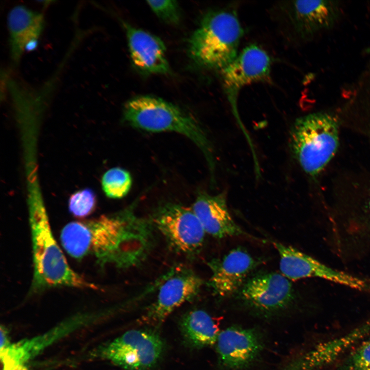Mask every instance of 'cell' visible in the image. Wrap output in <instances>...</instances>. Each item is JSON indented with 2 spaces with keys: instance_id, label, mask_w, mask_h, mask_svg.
Here are the masks:
<instances>
[{
  "instance_id": "cell-5",
  "label": "cell",
  "mask_w": 370,
  "mask_h": 370,
  "mask_svg": "<svg viewBox=\"0 0 370 370\" xmlns=\"http://www.w3.org/2000/svg\"><path fill=\"white\" fill-rule=\"evenodd\" d=\"M290 138L291 150L301 168L309 175H316L337 150V119L325 113L301 117L293 124Z\"/></svg>"
},
{
  "instance_id": "cell-17",
  "label": "cell",
  "mask_w": 370,
  "mask_h": 370,
  "mask_svg": "<svg viewBox=\"0 0 370 370\" xmlns=\"http://www.w3.org/2000/svg\"><path fill=\"white\" fill-rule=\"evenodd\" d=\"M369 334L370 319L343 336L317 345L295 362L292 370H318L324 367Z\"/></svg>"
},
{
  "instance_id": "cell-15",
  "label": "cell",
  "mask_w": 370,
  "mask_h": 370,
  "mask_svg": "<svg viewBox=\"0 0 370 370\" xmlns=\"http://www.w3.org/2000/svg\"><path fill=\"white\" fill-rule=\"evenodd\" d=\"M288 12L295 32L307 38L332 26L339 16L340 7L337 1H298L289 4Z\"/></svg>"
},
{
  "instance_id": "cell-24",
  "label": "cell",
  "mask_w": 370,
  "mask_h": 370,
  "mask_svg": "<svg viewBox=\"0 0 370 370\" xmlns=\"http://www.w3.org/2000/svg\"><path fill=\"white\" fill-rule=\"evenodd\" d=\"M153 12L161 21L171 25H177L180 21V10L175 1H147Z\"/></svg>"
},
{
  "instance_id": "cell-26",
  "label": "cell",
  "mask_w": 370,
  "mask_h": 370,
  "mask_svg": "<svg viewBox=\"0 0 370 370\" xmlns=\"http://www.w3.org/2000/svg\"><path fill=\"white\" fill-rule=\"evenodd\" d=\"M13 370H28V369L23 365H19L15 367Z\"/></svg>"
},
{
  "instance_id": "cell-22",
  "label": "cell",
  "mask_w": 370,
  "mask_h": 370,
  "mask_svg": "<svg viewBox=\"0 0 370 370\" xmlns=\"http://www.w3.org/2000/svg\"><path fill=\"white\" fill-rule=\"evenodd\" d=\"M337 370H370V334L350 351Z\"/></svg>"
},
{
  "instance_id": "cell-6",
  "label": "cell",
  "mask_w": 370,
  "mask_h": 370,
  "mask_svg": "<svg viewBox=\"0 0 370 370\" xmlns=\"http://www.w3.org/2000/svg\"><path fill=\"white\" fill-rule=\"evenodd\" d=\"M164 343L156 332L147 330H130L106 344L101 355L127 370H149L162 357Z\"/></svg>"
},
{
  "instance_id": "cell-20",
  "label": "cell",
  "mask_w": 370,
  "mask_h": 370,
  "mask_svg": "<svg viewBox=\"0 0 370 370\" xmlns=\"http://www.w3.org/2000/svg\"><path fill=\"white\" fill-rule=\"evenodd\" d=\"M61 241L64 249L72 257L81 259L90 253L91 235L87 221H72L62 229Z\"/></svg>"
},
{
  "instance_id": "cell-23",
  "label": "cell",
  "mask_w": 370,
  "mask_h": 370,
  "mask_svg": "<svg viewBox=\"0 0 370 370\" xmlns=\"http://www.w3.org/2000/svg\"><path fill=\"white\" fill-rule=\"evenodd\" d=\"M96 202L95 192L91 189H84L71 195L68 208L70 212L75 217H85L94 211Z\"/></svg>"
},
{
  "instance_id": "cell-10",
  "label": "cell",
  "mask_w": 370,
  "mask_h": 370,
  "mask_svg": "<svg viewBox=\"0 0 370 370\" xmlns=\"http://www.w3.org/2000/svg\"><path fill=\"white\" fill-rule=\"evenodd\" d=\"M271 66V61L266 52L255 45H250L221 71L227 97L234 116L247 139L250 138L249 136L238 113L237 96L244 86L269 79Z\"/></svg>"
},
{
  "instance_id": "cell-12",
  "label": "cell",
  "mask_w": 370,
  "mask_h": 370,
  "mask_svg": "<svg viewBox=\"0 0 370 370\" xmlns=\"http://www.w3.org/2000/svg\"><path fill=\"white\" fill-rule=\"evenodd\" d=\"M272 243L280 255L281 274L288 279L296 280L316 277L360 290L368 288L367 283L362 279L332 269L292 247L276 242Z\"/></svg>"
},
{
  "instance_id": "cell-3",
  "label": "cell",
  "mask_w": 370,
  "mask_h": 370,
  "mask_svg": "<svg viewBox=\"0 0 370 370\" xmlns=\"http://www.w3.org/2000/svg\"><path fill=\"white\" fill-rule=\"evenodd\" d=\"M124 119L131 125L151 132H172L186 136L200 148L213 173L215 160L212 145L197 121L177 106L161 98L140 96L127 102Z\"/></svg>"
},
{
  "instance_id": "cell-14",
  "label": "cell",
  "mask_w": 370,
  "mask_h": 370,
  "mask_svg": "<svg viewBox=\"0 0 370 370\" xmlns=\"http://www.w3.org/2000/svg\"><path fill=\"white\" fill-rule=\"evenodd\" d=\"M133 64L140 72L168 74L170 71L163 42L156 35L124 23Z\"/></svg>"
},
{
  "instance_id": "cell-8",
  "label": "cell",
  "mask_w": 370,
  "mask_h": 370,
  "mask_svg": "<svg viewBox=\"0 0 370 370\" xmlns=\"http://www.w3.org/2000/svg\"><path fill=\"white\" fill-rule=\"evenodd\" d=\"M244 305L257 314L268 317L289 308L295 301L290 281L282 274L267 272L248 279L239 290Z\"/></svg>"
},
{
  "instance_id": "cell-9",
  "label": "cell",
  "mask_w": 370,
  "mask_h": 370,
  "mask_svg": "<svg viewBox=\"0 0 370 370\" xmlns=\"http://www.w3.org/2000/svg\"><path fill=\"white\" fill-rule=\"evenodd\" d=\"M202 281L191 269L182 265L173 267L162 281L155 301L142 317L152 325L161 324L176 309L194 298Z\"/></svg>"
},
{
  "instance_id": "cell-7",
  "label": "cell",
  "mask_w": 370,
  "mask_h": 370,
  "mask_svg": "<svg viewBox=\"0 0 370 370\" xmlns=\"http://www.w3.org/2000/svg\"><path fill=\"white\" fill-rule=\"evenodd\" d=\"M152 223L178 252L192 255L202 245L206 232L192 208L166 205L156 211Z\"/></svg>"
},
{
  "instance_id": "cell-4",
  "label": "cell",
  "mask_w": 370,
  "mask_h": 370,
  "mask_svg": "<svg viewBox=\"0 0 370 370\" xmlns=\"http://www.w3.org/2000/svg\"><path fill=\"white\" fill-rule=\"evenodd\" d=\"M243 33L235 12L210 11L205 15L189 39V55L200 67L221 71L238 55Z\"/></svg>"
},
{
  "instance_id": "cell-2",
  "label": "cell",
  "mask_w": 370,
  "mask_h": 370,
  "mask_svg": "<svg viewBox=\"0 0 370 370\" xmlns=\"http://www.w3.org/2000/svg\"><path fill=\"white\" fill-rule=\"evenodd\" d=\"M30 226L32 244L33 275L30 293L68 286L97 289L68 265L52 233L42 202L33 199L30 205Z\"/></svg>"
},
{
  "instance_id": "cell-19",
  "label": "cell",
  "mask_w": 370,
  "mask_h": 370,
  "mask_svg": "<svg viewBox=\"0 0 370 370\" xmlns=\"http://www.w3.org/2000/svg\"><path fill=\"white\" fill-rule=\"evenodd\" d=\"M180 326L186 342L195 348H202L215 344L219 333L211 316L200 309L186 313L181 318Z\"/></svg>"
},
{
  "instance_id": "cell-13",
  "label": "cell",
  "mask_w": 370,
  "mask_h": 370,
  "mask_svg": "<svg viewBox=\"0 0 370 370\" xmlns=\"http://www.w3.org/2000/svg\"><path fill=\"white\" fill-rule=\"evenodd\" d=\"M256 262L246 251L237 248L221 258H215L208 264L211 276L208 285L215 295L228 297L240 290Z\"/></svg>"
},
{
  "instance_id": "cell-16",
  "label": "cell",
  "mask_w": 370,
  "mask_h": 370,
  "mask_svg": "<svg viewBox=\"0 0 370 370\" xmlns=\"http://www.w3.org/2000/svg\"><path fill=\"white\" fill-rule=\"evenodd\" d=\"M206 233L222 238L244 234L229 211L226 194L215 195L199 193L192 208Z\"/></svg>"
},
{
  "instance_id": "cell-11",
  "label": "cell",
  "mask_w": 370,
  "mask_h": 370,
  "mask_svg": "<svg viewBox=\"0 0 370 370\" xmlns=\"http://www.w3.org/2000/svg\"><path fill=\"white\" fill-rule=\"evenodd\" d=\"M216 349L219 364L225 370H242L259 358L264 347L263 337L255 328L232 326L218 334Z\"/></svg>"
},
{
  "instance_id": "cell-18",
  "label": "cell",
  "mask_w": 370,
  "mask_h": 370,
  "mask_svg": "<svg viewBox=\"0 0 370 370\" xmlns=\"http://www.w3.org/2000/svg\"><path fill=\"white\" fill-rule=\"evenodd\" d=\"M7 23L10 56L13 63L17 65L26 46L38 42L44 27V18L42 13L18 5L9 12Z\"/></svg>"
},
{
  "instance_id": "cell-21",
  "label": "cell",
  "mask_w": 370,
  "mask_h": 370,
  "mask_svg": "<svg viewBox=\"0 0 370 370\" xmlns=\"http://www.w3.org/2000/svg\"><path fill=\"white\" fill-rule=\"evenodd\" d=\"M132 182L130 173L120 168L108 170L102 178L103 190L108 197L112 198L125 196L131 189Z\"/></svg>"
},
{
  "instance_id": "cell-25",
  "label": "cell",
  "mask_w": 370,
  "mask_h": 370,
  "mask_svg": "<svg viewBox=\"0 0 370 370\" xmlns=\"http://www.w3.org/2000/svg\"><path fill=\"white\" fill-rule=\"evenodd\" d=\"M1 350L8 347V340L7 332L6 328L3 326L1 327Z\"/></svg>"
},
{
  "instance_id": "cell-1",
  "label": "cell",
  "mask_w": 370,
  "mask_h": 370,
  "mask_svg": "<svg viewBox=\"0 0 370 370\" xmlns=\"http://www.w3.org/2000/svg\"><path fill=\"white\" fill-rule=\"evenodd\" d=\"M91 235V251L102 266L120 269L137 266L154 244L153 224L137 216L132 208L86 221Z\"/></svg>"
}]
</instances>
